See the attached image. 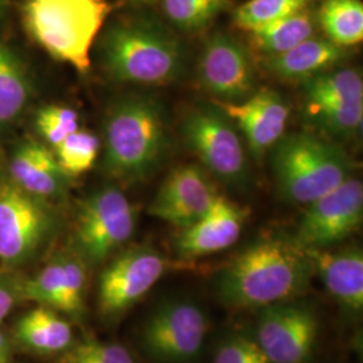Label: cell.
Listing matches in <instances>:
<instances>
[{
  "mask_svg": "<svg viewBox=\"0 0 363 363\" xmlns=\"http://www.w3.org/2000/svg\"><path fill=\"white\" fill-rule=\"evenodd\" d=\"M315 274L295 238L265 235L244 247L217 279L220 301L235 310L264 308L303 295Z\"/></svg>",
  "mask_w": 363,
  "mask_h": 363,
  "instance_id": "obj_1",
  "label": "cell"
},
{
  "mask_svg": "<svg viewBox=\"0 0 363 363\" xmlns=\"http://www.w3.org/2000/svg\"><path fill=\"white\" fill-rule=\"evenodd\" d=\"M101 62L117 82L164 86L186 73V52L178 37L148 15H128L105 28Z\"/></svg>",
  "mask_w": 363,
  "mask_h": 363,
  "instance_id": "obj_2",
  "label": "cell"
},
{
  "mask_svg": "<svg viewBox=\"0 0 363 363\" xmlns=\"http://www.w3.org/2000/svg\"><path fill=\"white\" fill-rule=\"evenodd\" d=\"M169 147L167 116L154 96L128 94L109 108L104 120V169L117 181L148 179Z\"/></svg>",
  "mask_w": 363,
  "mask_h": 363,
  "instance_id": "obj_3",
  "label": "cell"
},
{
  "mask_svg": "<svg viewBox=\"0 0 363 363\" xmlns=\"http://www.w3.org/2000/svg\"><path fill=\"white\" fill-rule=\"evenodd\" d=\"M112 13L108 0H23L22 23L42 50L79 73L91 69V50Z\"/></svg>",
  "mask_w": 363,
  "mask_h": 363,
  "instance_id": "obj_4",
  "label": "cell"
},
{
  "mask_svg": "<svg viewBox=\"0 0 363 363\" xmlns=\"http://www.w3.org/2000/svg\"><path fill=\"white\" fill-rule=\"evenodd\" d=\"M271 151L277 191L295 205H310L354 171L350 156L340 145L310 130L283 135Z\"/></svg>",
  "mask_w": 363,
  "mask_h": 363,
  "instance_id": "obj_5",
  "label": "cell"
},
{
  "mask_svg": "<svg viewBox=\"0 0 363 363\" xmlns=\"http://www.w3.org/2000/svg\"><path fill=\"white\" fill-rule=\"evenodd\" d=\"M182 136L203 169L226 184H241L247 178L244 139L233 120L218 105L198 106L182 121Z\"/></svg>",
  "mask_w": 363,
  "mask_h": 363,
  "instance_id": "obj_6",
  "label": "cell"
},
{
  "mask_svg": "<svg viewBox=\"0 0 363 363\" xmlns=\"http://www.w3.org/2000/svg\"><path fill=\"white\" fill-rule=\"evenodd\" d=\"M136 220V210L118 187L96 190L77 210L76 252L86 262H104L133 235Z\"/></svg>",
  "mask_w": 363,
  "mask_h": 363,
  "instance_id": "obj_7",
  "label": "cell"
},
{
  "mask_svg": "<svg viewBox=\"0 0 363 363\" xmlns=\"http://www.w3.org/2000/svg\"><path fill=\"white\" fill-rule=\"evenodd\" d=\"M57 216L49 201L0 181V262L9 268L34 259L50 241Z\"/></svg>",
  "mask_w": 363,
  "mask_h": 363,
  "instance_id": "obj_8",
  "label": "cell"
},
{
  "mask_svg": "<svg viewBox=\"0 0 363 363\" xmlns=\"http://www.w3.org/2000/svg\"><path fill=\"white\" fill-rule=\"evenodd\" d=\"M208 331L203 310L190 300L160 304L142 328L145 354L160 363H189L199 354Z\"/></svg>",
  "mask_w": 363,
  "mask_h": 363,
  "instance_id": "obj_9",
  "label": "cell"
},
{
  "mask_svg": "<svg viewBox=\"0 0 363 363\" xmlns=\"http://www.w3.org/2000/svg\"><path fill=\"white\" fill-rule=\"evenodd\" d=\"M169 261L156 247L136 245L123 250L99 279V310L115 318L135 306L167 271Z\"/></svg>",
  "mask_w": 363,
  "mask_h": 363,
  "instance_id": "obj_10",
  "label": "cell"
},
{
  "mask_svg": "<svg viewBox=\"0 0 363 363\" xmlns=\"http://www.w3.org/2000/svg\"><path fill=\"white\" fill-rule=\"evenodd\" d=\"M196 74L202 89L218 103H241L257 89L252 52L225 31L213 33L203 43Z\"/></svg>",
  "mask_w": 363,
  "mask_h": 363,
  "instance_id": "obj_11",
  "label": "cell"
},
{
  "mask_svg": "<svg viewBox=\"0 0 363 363\" xmlns=\"http://www.w3.org/2000/svg\"><path fill=\"white\" fill-rule=\"evenodd\" d=\"M362 220V182L351 175L337 189L307 205L294 238L307 250L328 249L357 232Z\"/></svg>",
  "mask_w": 363,
  "mask_h": 363,
  "instance_id": "obj_12",
  "label": "cell"
},
{
  "mask_svg": "<svg viewBox=\"0 0 363 363\" xmlns=\"http://www.w3.org/2000/svg\"><path fill=\"white\" fill-rule=\"evenodd\" d=\"M318 334L315 312L304 304L286 301L261 308L255 340L272 363H306Z\"/></svg>",
  "mask_w": 363,
  "mask_h": 363,
  "instance_id": "obj_13",
  "label": "cell"
},
{
  "mask_svg": "<svg viewBox=\"0 0 363 363\" xmlns=\"http://www.w3.org/2000/svg\"><path fill=\"white\" fill-rule=\"evenodd\" d=\"M211 175L199 164L172 169L156 193L148 213L179 230L201 220L218 199Z\"/></svg>",
  "mask_w": 363,
  "mask_h": 363,
  "instance_id": "obj_14",
  "label": "cell"
},
{
  "mask_svg": "<svg viewBox=\"0 0 363 363\" xmlns=\"http://www.w3.org/2000/svg\"><path fill=\"white\" fill-rule=\"evenodd\" d=\"M216 105L233 120L247 150L257 160L271 152L286 132L289 105L272 88L256 89L241 103L216 101Z\"/></svg>",
  "mask_w": 363,
  "mask_h": 363,
  "instance_id": "obj_15",
  "label": "cell"
},
{
  "mask_svg": "<svg viewBox=\"0 0 363 363\" xmlns=\"http://www.w3.org/2000/svg\"><path fill=\"white\" fill-rule=\"evenodd\" d=\"M245 220L247 211L220 195L201 220L181 229L174 249L184 259H201L218 253L238 241Z\"/></svg>",
  "mask_w": 363,
  "mask_h": 363,
  "instance_id": "obj_16",
  "label": "cell"
},
{
  "mask_svg": "<svg viewBox=\"0 0 363 363\" xmlns=\"http://www.w3.org/2000/svg\"><path fill=\"white\" fill-rule=\"evenodd\" d=\"M307 250V249H306ZM328 294L350 313L363 310V253L357 245L307 250Z\"/></svg>",
  "mask_w": 363,
  "mask_h": 363,
  "instance_id": "obj_17",
  "label": "cell"
},
{
  "mask_svg": "<svg viewBox=\"0 0 363 363\" xmlns=\"http://www.w3.org/2000/svg\"><path fill=\"white\" fill-rule=\"evenodd\" d=\"M69 179L48 145L28 140L13 150L10 181L28 194L45 201L61 196Z\"/></svg>",
  "mask_w": 363,
  "mask_h": 363,
  "instance_id": "obj_18",
  "label": "cell"
},
{
  "mask_svg": "<svg viewBox=\"0 0 363 363\" xmlns=\"http://www.w3.org/2000/svg\"><path fill=\"white\" fill-rule=\"evenodd\" d=\"M346 57H349V48H342L316 34L288 52L272 58H264V66L273 77L286 82L303 84L334 69Z\"/></svg>",
  "mask_w": 363,
  "mask_h": 363,
  "instance_id": "obj_19",
  "label": "cell"
},
{
  "mask_svg": "<svg viewBox=\"0 0 363 363\" xmlns=\"http://www.w3.org/2000/svg\"><path fill=\"white\" fill-rule=\"evenodd\" d=\"M15 339L28 350L54 354L65 351L73 343V330L55 310L38 306L19 318Z\"/></svg>",
  "mask_w": 363,
  "mask_h": 363,
  "instance_id": "obj_20",
  "label": "cell"
},
{
  "mask_svg": "<svg viewBox=\"0 0 363 363\" xmlns=\"http://www.w3.org/2000/svg\"><path fill=\"white\" fill-rule=\"evenodd\" d=\"M31 94V78L22 58L0 39V130L23 116Z\"/></svg>",
  "mask_w": 363,
  "mask_h": 363,
  "instance_id": "obj_21",
  "label": "cell"
},
{
  "mask_svg": "<svg viewBox=\"0 0 363 363\" xmlns=\"http://www.w3.org/2000/svg\"><path fill=\"white\" fill-rule=\"evenodd\" d=\"M319 31L313 6L277 21L269 26L247 33L249 46L264 58H272L291 50Z\"/></svg>",
  "mask_w": 363,
  "mask_h": 363,
  "instance_id": "obj_22",
  "label": "cell"
},
{
  "mask_svg": "<svg viewBox=\"0 0 363 363\" xmlns=\"http://www.w3.org/2000/svg\"><path fill=\"white\" fill-rule=\"evenodd\" d=\"M307 105L363 103L362 74L358 69H330L303 82Z\"/></svg>",
  "mask_w": 363,
  "mask_h": 363,
  "instance_id": "obj_23",
  "label": "cell"
},
{
  "mask_svg": "<svg viewBox=\"0 0 363 363\" xmlns=\"http://www.w3.org/2000/svg\"><path fill=\"white\" fill-rule=\"evenodd\" d=\"M316 19L325 38L342 48L362 42V0H322L316 9Z\"/></svg>",
  "mask_w": 363,
  "mask_h": 363,
  "instance_id": "obj_24",
  "label": "cell"
},
{
  "mask_svg": "<svg viewBox=\"0 0 363 363\" xmlns=\"http://www.w3.org/2000/svg\"><path fill=\"white\" fill-rule=\"evenodd\" d=\"M159 3L169 23L189 34L206 30L232 6V0H159Z\"/></svg>",
  "mask_w": 363,
  "mask_h": 363,
  "instance_id": "obj_25",
  "label": "cell"
},
{
  "mask_svg": "<svg viewBox=\"0 0 363 363\" xmlns=\"http://www.w3.org/2000/svg\"><path fill=\"white\" fill-rule=\"evenodd\" d=\"M311 6L313 0H247L234 10L233 22L238 28L252 33Z\"/></svg>",
  "mask_w": 363,
  "mask_h": 363,
  "instance_id": "obj_26",
  "label": "cell"
},
{
  "mask_svg": "<svg viewBox=\"0 0 363 363\" xmlns=\"http://www.w3.org/2000/svg\"><path fill=\"white\" fill-rule=\"evenodd\" d=\"M65 286V262L64 252L50 259L31 279H22V300L35 301L39 306L61 311L62 295Z\"/></svg>",
  "mask_w": 363,
  "mask_h": 363,
  "instance_id": "obj_27",
  "label": "cell"
},
{
  "mask_svg": "<svg viewBox=\"0 0 363 363\" xmlns=\"http://www.w3.org/2000/svg\"><path fill=\"white\" fill-rule=\"evenodd\" d=\"M100 148L101 140L93 132L78 128L54 147V155L66 175L74 178L93 167Z\"/></svg>",
  "mask_w": 363,
  "mask_h": 363,
  "instance_id": "obj_28",
  "label": "cell"
},
{
  "mask_svg": "<svg viewBox=\"0 0 363 363\" xmlns=\"http://www.w3.org/2000/svg\"><path fill=\"white\" fill-rule=\"evenodd\" d=\"M315 124L335 136L350 138L361 132L363 103L307 105Z\"/></svg>",
  "mask_w": 363,
  "mask_h": 363,
  "instance_id": "obj_29",
  "label": "cell"
},
{
  "mask_svg": "<svg viewBox=\"0 0 363 363\" xmlns=\"http://www.w3.org/2000/svg\"><path fill=\"white\" fill-rule=\"evenodd\" d=\"M35 128L46 144L54 148L79 128V117L72 108L48 105L37 112Z\"/></svg>",
  "mask_w": 363,
  "mask_h": 363,
  "instance_id": "obj_30",
  "label": "cell"
},
{
  "mask_svg": "<svg viewBox=\"0 0 363 363\" xmlns=\"http://www.w3.org/2000/svg\"><path fill=\"white\" fill-rule=\"evenodd\" d=\"M58 363H135L130 351L116 343L86 339L70 345Z\"/></svg>",
  "mask_w": 363,
  "mask_h": 363,
  "instance_id": "obj_31",
  "label": "cell"
},
{
  "mask_svg": "<svg viewBox=\"0 0 363 363\" xmlns=\"http://www.w3.org/2000/svg\"><path fill=\"white\" fill-rule=\"evenodd\" d=\"M65 286L61 312L78 316L84 311L86 288V261L77 252H64Z\"/></svg>",
  "mask_w": 363,
  "mask_h": 363,
  "instance_id": "obj_32",
  "label": "cell"
},
{
  "mask_svg": "<svg viewBox=\"0 0 363 363\" xmlns=\"http://www.w3.org/2000/svg\"><path fill=\"white\" fill-rule=\"evenodd\" d=\"M213 363H272L255 339L235 335L220 345Z\"/></svg>",
  "mask_w": 363,
  "mask_h": 363,
  "instance_id": "obj_33",
  "label": "cell"
},
{
  "mask_svg": "<svg viewBox=\"0 0 363 363\" xmlns=\"http://www.w3.org/2000/svg\"><path fill=\"white\" fill-rule=\"evenodd\" d=\"M21 281L22 279H16L10 273H0V322L19 301H23L21 295Z\"/></svg>",
  "mask_w": 363,
  "mask_h": 363,
  "instance_id": "obj_34",
  "label": "cell"
},
{
  "mask_svg": "<svg viewBox=\"0 0 363 363\" xmlns=\"http://www.w3.org/2000/svg\"><path fill=\"white\" fill-rule=\"evenodd\" d=\"M11 361V340L0 330V363H10Z\"/></svg>",
  "mask_w": 363,
  "mask_h": 363,
  "instance_id": "obj_35",
  "label": "cell"
},
{
  "mask_svg": "<svg viewBox=\"0 0 363 363\" xmlns=\"http://www.w3.org/2000/svg\"><path fill=\"white\" fill-rule=\"evenodd\" d=\"M130 1H132V3H136V4H147V6L159 3V0H130Z\"/></svg>",
  "mask_w": 363,
  "mask_h": 363,
  "instance_id": "obj_36",
  "label": "cell"
},
{
  "mask_svg": "<svg viewBox=\"0 0 363 363\" xmlns=\"http://www.w3.org/2000/svg\"><path fill=\"white\" fill-rule=\"evenodd\" d=\"M4 3H6V0H0V7H1Z\"/></svg>",
  "mask_w": 363,
  "mask_h": 363,
  "instance_id": "obj_37",
  "label": "cell"
}]
</instances>
